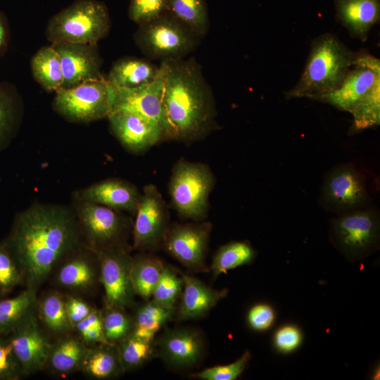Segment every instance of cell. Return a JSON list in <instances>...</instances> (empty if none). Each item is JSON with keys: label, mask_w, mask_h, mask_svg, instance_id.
<instances>
[{"label": "cell", "mask_w": 380, "mask_h": 380, "mask_svg": "<svg viewBox=\"0 0 380 380\" xmlns=\"http://www.w3.org/2000/svg\"><path fill=\"white\" fill-rule=\"evenodd\" d=\"M80 227L68 208L36 203L15 218L4 242L28 289L34 290L79 243Z\"/></svg>", "instance_id": "1"}, {"label": "cell", "mask_w": 380, "mask_h": 380, "mask_svg": "<svg viewBox=\"0 0 380 380\" xmlns=\"http://www.w3.org/2000/svg\"><path fill=\"white\" fill-rule=\"evenodd\" d=\"M159 67L164 139L191 144L217 129L213 94L196 59L165 60Z\"/></svg>", "instance_id": "2"}, {"label": "cell", "mask_w": 380, "mask_h": 380, "mask_svg": "<svg viewBox=\"0 0 380 380\" xmlns=\"http://www.w3.org/2000/svg\"><path fill=\"white\" fill-rule=\"evenodd\" d=\"M312 100L350 113V133L376 127L380 122V61L367 50L354 52L351 66L341 87Z\"/></svg>", "instance_id": "3"}, {"label": "cell", "mask_w": 380, "mask_h": 380, "mask_svg": "<svg viewBox=\"0 0 380 380\" xmlns=\"http://www.w3.org/2000/svg\"><path fill=\"white\" fill-rule=\"evenodd\" d=\"M353 54L332 33L317 37L311 43L303 73L296 84L285 92L286 99H312L338 89L351 66Z\"/></svg>", "instance_id": "4"}, {"label": "cell", "mask_w": 380, "mask_h": 380, "mask_svg": "<svg viewBox=\"0 0 380 380\" xmlns=\"http://www.w3.org/2000/svg\"><path fill=\"white\" fill-rule=\"evenodd\" d=\"M110 27V14L104 3L77 0L49 19L45 35L51 44H97L108 36Z\"/></svg>", "instance_id": "5"}, {"label": "cell", "mask_w": 380, "mask_h": 380, "mask_svg": "<svg viewBox=\"0 0 380 380\" xmlns=\"http://www.w3.org/2000/svg\"><path fill=\"white\" fill-rule=\"evenodd\" d=\"M215 181L208 165L181 158L175 164L168 183L172 208L183 219L203 220Z\"/></svg>", "instance_id": "6"}, {"label": "cell", "mask_w": 380, "mask_h": 380, "mask_svg": "<svg viewBox=\"0 0 380 380\" xmlns=\"http://www.w3.org/2000/svg\"><path fill=\"white\" fill-rule=\"evenodd\" d=\"M133 39L146 58L160 62L186 57L197 48L201 39L168 11L139 25Z\"/></svg>", "instance_id": "7"}, {"label": "cell", "mask_w": 380, "mask_h": 380, "mask_svg": "<svg viewBox=\"0 0 380 380\" xmlns=\"http://www.w3.org/2000/svg\"><path fill=\"white\" fill-rule=\"evenodd\" d=\"M116 92L105 77L91 80L70 88L60 87L55 91L53 110L71 122L88 123L111 113Z\"/></svg>", "instance_id": "8"}, {"label": "cell", "mask_w": 380, "mask_h": 380, "mask_svg": "<svg viewBox=\"0 0 380 380\" xmlns=\"http://www.w3.org/2000/svg\"><path fill=\"white\" fill-rule=\"evenodd\" d=\"M330 238L350 261L362 260L379 243V218L376 210L361 208L341 213L332 220Z\"/></svg>", "instance_id": "9"}, {"label": "cell", "mask_w": 380, "mask_h": 380, "mask_svg": "<svg viewBox=\"0 0 380 380\" xmlns=\"http://www.w3.org/2000/svg\"><path fill=\"white\" fill-rule=\"evenodd\" d=\"M77 201L75 215L94 251L125 245L124 237L129 228V221L125 215L102 205Z\"/></svg>", "instance_id": "10"}, {"label": "cell", "mask_w": 380, "mask_h": 380, "mask_svg": "<svg viewBox=\"0 0 380 380\" xmlns=\"http://www.w3.org/2000/svg\"><path fill=\"white\" fill-rule=\"evenodd\" d=\"M133 226V248L151 250L163 240L170 227L168 207L157 186L148 184L144 187Z\"/></svg>", "instance_id": "11"}, {"label": "cell", "mask_w": 380, "mask_h": 380, "mask_svg": "<svg viewBox=\"0 0 380 380\" xmlns=\"http://www.w3.org/2000/svg\"><path fill=\"white\" fill-rule=\"evenodd\" d=\"M96 253L100 260L101 279L107 308L124 310L131 304L135 294L131 278L132 257L125 245Z\"/></svg>", "instance_id": "12"}, {"label": "cell", "mask_w": 380, "mask_h": 380, "mask_svg": "<svg viewBox=\"0 0 380 380\" xmlns=\"http://www.w3.org/2000/svg\"><path fill=\"white\" fill-rule=\"evenodd\" d=\"M320 198L326 210L342 213L364 208L369 200L361 175L349 165L335 167L328 172Z\"/></svg>", "instance_id": "13"}, {"label": "cell", "mask_w": 380, "mask_h": 380, "mask_svg": "<svg viewBox=\"0 0 380 380\" xmlns=\"http://www.w3.org/2000/svg\"><path fill=\"white\" fill-rule=\"evenodd\" d=\"M212 227L209 222L175 223L170 225L162 243L167 252L184 266L203 270Z\"/></svg>", "instance_id": "14"}, {"label": "cell", "mask_w": 380, "mask_h": 380, "mask_svg": "<svg viewBox=\"0 0 380 380\" xmlns=\"http://www.w3.org/2000/svg\"><path fill=\"white\" fill-rule=\"evenodd\" d=\"M61 58L63 75L61 87L70 88L91 80L104 77L103 59L97 44L59 43L52 44Z\"/></svg>", "instance_id": "15"}, {"label": "cell", "mask_w": 380, "mask_h": 380, "mask_svg": "<svg viewBox=\"0 0 380 380\" xmlns=\"http://www.w3.org/2000/svg\"><path fill=\"white\" fill-rule=\"evenodd\" d=\"M8 335L24 374L37 372L46 365L51 345L31 312Z\"/></svg>", "instance_id": "16"}, {"label": "cell", "mask_w": 380, "mask_h": 380, "mask_svg": "<svg viewBox=\"0 0 380 380\" xmlns=\"http://www.w3.org/2000/svg\"><path fill=\"white\" fill-rule=\"evenodd\" d=\"M107 118L115 137L132 153L144 152L164 139L160 126L134 113L114 110Z\"/></svg>", "instance_id": "17"}, {"label": "cell", "mask_w": 380, "mask_h": 380, "mask_svg": "<svg viewBox=\"0 0 380 380\" xmlns=\"http://www.w3.org/2000/svg\"><path fill=\"white\" fill-rule=\"evenodd\" d=\"M141 195L134 184L122 179H109L79 191L77 198L135 215Z\"/></svg>", "instance_id": "18"}, {"label": "cell", "mask_w": 380, "mask_h": 380, "mask_svg": "<svg viewBox=\"0 0 380 380\" xmlns=\"http://www.w3.org/2000/svg\"><path fill=\"white\" fill-rule=\"evenodd\" d=\"M158 351L167 364L191 367L201 357L204 343L200 334L191 329L166 330L158 340Z\"/></svg>", "instance_id": "19"}, {"label": "cell", "mask_w": 380, "mask_h": 380, "mask_svg": "<svg viewBox=\"0 0 380 380\" xmlns=\"http://www.w3.org/2000/svg\"><path fill=\"white\" fill-rule=\"evenodd\" d=\"M163 79L160 75L152 82L131 91H115L114 110H123L137 114L158 124L164 134L162 103Z\"/></svg>", "instance_id": "20"}, {"label": "cell", "mask_w": 380, "mask_h": 380, "mask_svg": "<svg viewBox=\"0 0 380 380\" xmlns=\"http://www.w3.org/2000/svg\"><path fill=\"white\" fill-rule=\"evenodd\" d=\"M336 19L350 36L365 42L371 28L379 21L380 0H334Z\"/></svg>", "instance_id": "21"}, {"label": "cell", "mask_w": 380, "mask_h": 380, "mask_svg": "<svg viewBox=\"0 0 380 380\" xmlns=\"http://www.w3.org/2000/svg\"><path fill=\"white\" fill-rule=\"evenodd\" d=\"M182 277L183 288L178 310V317L181 320L204 315L228 293L227 289H212L194 277L186 274Z\"/></svg>", "instance_id": "22"}, {"label": "cell", "mask_w": 380, "mask_h": 380, "mask_svg": "<svg viewBox=\"0 0 380 380\" xmlns=\"http://www.w3.org/2000/svg\"><path fill=\"white\" fill-rule=\"evenodd\" d=\"M159 75V65L145 58L127 56L113 64L107 80L115 91H131L150 84Z\"/></svg>", "instance_id": "23"}, {"label": "cell", "mask_w": 380, "mask_h": 380, "mask_svg": "<svg viewBox=\"0 0 380 380\" xmlns=\"http://www.w3.org/2000/svg\"><path fill=\"white\" fill-rule=\"evenodd\" d=\"M23 114V103L17 88L8 82H0V149L17 132Z\"/></svg>", "instance_id": "24"}, {"label": "cell", "mask_w": 380, "mask_h": 380, "mask_svg": "<svg viewBox=\"0 0 380 380\" xmlns=\"http://www.w3.org/2000/svg\"><path fill=\"white\" fill-rule=\"evenodd\" d=\"M34 80L46 91H56L62 87L63 75L61 58L52 44L41 47L30 61Z\"/></svg>", "instance_id": "25"}, {"label": "cell", "mask_w": 380, "mask_h": 380, "mask_svg": "<svg viewBox=\"0 0 380 380\" xmlns=\"http://www.w3.org/2000/svg\"><path fill=\"white\" fill-rule=\"evenodd\" d=\"M83 372L96 379H107L123 372L118 346H105L87 349L80 365Z\"/></svg>", "instance_id": "26"}, {"label": "cell", "mask_w": 380, "mask_h": 380, "mask_svg": "<svg viewBox=\"0 0 380 380\" xmlns=\"http://www.w3.org/2000/svg\"><path fill=\"white\" fill-rule=\"evenodd\" d=\"M165 265L159 259L148 255L132 258L131 278L135 294L148 300L153 294Z\"/></svg>", "instance_id": "27"}, {"label": "cell", "mask_w": 380, "mask_h": 380, "mask_svg": "<svg viewBox=\"0 0 380 380\" xmlns=\"http://www.w3.org/2000/svg\"><path fill=\"white\" fill-rule=\"evenodd\" d=\"M173 312L174 311L158 305L153 300H148L136 311L130 334L146 341H153L156 333L170 319Z\"/></svg>", "instance_id": "28"}, {"label": "cell", "mask_w": 380, "mask_h": 380, "mask_svg": "<svg viewBox=\"0 0 380 380\" xmlns=\"http://www.w3.org/2000/svg\"><path fill=\"white\" fill-rule=\"evenodd\" d=\"M167 11L201 39L209 29L206 0H168Z\"/></svg>", "instance_id": "29"}, {"label": "cell", "mask_w": 380, "mask_h": 380, "mask_svg": "<svg viewBox=\"0 0 380 380\" xmlns=\"http://www.w3.org/2000/svg\"><path fill=\"white\" fill-rule=\"evenodd\" d=\"M257 253L248 241H232L222 246L213 255L211 270L217 277L236 267L251 264Z\"/></svg>", "instance_id": "30"}, {"label": "cell", "mask_w": 380, "mask_h": 380, "mask_svg": "<svg viewBox=\"0 0 380 380\" xmlns=\"http://www.w3.org/2000/svg\"><path fill=\"white\" fill-rule=\"evenodd\" d=\"M87 350L78 340L63 338L51 345L47 362L57 372L68 373L80 367Z\"/></svg>", "instance_id": "31"}, {"label": "cell", "mask_w": 380, "mask_h": 380, "mask_svg": "<svg viewBox=\"0 0 380 380\" xmlns=\"http://www.w3.org/2000/svg\"><path fill=\"white\" fill-rule=\"evenodd\" d=\"M34 292L27 289L15 297L0 301V334H9L31 312L35 301Z\"/></svg>", "instance_id": "32"}, {"label": "cell", "mask_w": 380, "mask_h": 380, "mask_svg": "<svg viewBox=\"0 0 380 380\" xmlns=\"http://www.w3.org/2000/svg\"><path fill=\"white\" fill-rule=\"evenodd\" d=\"M119 343L118 349L124 371L142 366L154 353L153 341H146L132 334Z\"/></svg>", "instance_id": "33"}, {"label": "cell", "mask_w": 380, "mask_h": 380, "mask_svg": "<svg viewBox=\"0 0 380 380\" xmlns=\"http://www.w3.org/2000/svg\"><path fill=\"white\" fill-rule=\"evenodd\" d=\"M183 279L172 267L165 265L160 279L154 289L152 300L158 305L174 311L181 296Z\"/></svg>", "instance_id": "34"}, {"label": "cell", "mask_w": 380, "mask_h": 380, "mask_svg": "<svg viewBox=\"0 0 380 380\" xmlns=\"http://www.w3.org/2000/svg\"><path fill=\"white\" fill-rule=\"evenodd\" d=\"M96 279V272L87 260L77 258L65 263L58 274V282L68 288H84L91 286Z\"/></svg>", "instance_id": "35"}, {"label": "cell", "mask_w": 380, "mask_h": 380, "mask_svg": "<svg viewBox=\"0 0 380 380\" xmlns=\"http://www.w3.org/2000/svg\"><path fill=\"white\" fill-rule=\"evenodd\" d=\"M40 313L46 326L53 332H63L71 324L65 303L58 294L52 293L45 297L40 305Z\"/></svg>", "instance_id": "36"}, {"label": "cell", "mask_w": 380, "mask_h": 380, "mask_svg": "<svg viewBox=\"0 0 380 380\" xmlns=\"http://www.w3.org/2000/svg\"><path fill=\"white\" fill-rule=\"evenodd\" d=\"M102 316L103 328L107 341L120 342L132 332V320L123 312V310L108 308Z\"/></svg>", "instance_id": "37"}, {"label": "cell", "mask_w": 380, "mask_h": 380, "mask_svg": "<svg viewBox=\"0 0 380 380\" xmlns=\"http://www.w3.org/2000/svg\"><path fill=\"white\" fill-rule=\"evenodd\" d=\"M168 0H129L128 16L138 25L167 11Z\"/></svg>", "instance_id": "38"}, {"label": "cell", "mask_w": 380, "mask_h": 380, "mask_svg": "<svg viewBox=\"0 0 380 380\" xmlns=\"http://www.w3.org/2000/svg\"><path fill=\"white\" fill-rule=\"evenodd\" d=\"M250 358L251 353L247 350L231 364L206 368L194 376L203 380H234L243 372Z\"/></svg>", "instance_id": "39"}, {"label": "cell", "mask_w": 380, "mask_h": 380, "mask_svg": "<svg viewBox=\"0 0 380 380\" xmlns=\"http://www.w3.org/2000/svg\"><path fill=\"white\" fill-rule=\"evenodd\" d=\"M23 281L21 273L5 244L0 243V292L6 293Z\"/></svg>", "instance_id": "40"}, {"label": "cell", "mask_w": 380, "mask_h": 380, "mask_svg": "<svg viewBox=\"0 0 380 380\" xmlns=\"http://www.w3.org/2000/svg\"><path fill=\"white\" fill-rule=\"evenodd\" d=\"M23 374L9 339L0 334V380H15Z\"/></svg>", "instance_id": "41"}, {"label": "cell", "mask_w": 380, "mask_h": 380, "mask_svg": "<svg viewBox=\"0 0 380 380\" xmlns=\"http://www.w3.org/2000/svg\"><path fill=\"white\" fill-rule=\"evenodd\" d=\"M303 341V334L299 327L294 324L280 327L273 336L275 349L281 353H291L298 348Z\"/></svg>", "instance_id": "42"}, {"label": "cell", "mask_w": 380, "mask_h": 380, "mask_svg": "<svg viewBox=\"0 0 380 380\" xmlns=\"http://www.w3.org/2000/svg\"><path fill=\"white\" fill-rule=\"evenodd\" d=\"M275 312L267 303L253 305L247 314V322L255 331H263L270 329L275 321Z\"/></svg>", "instance_id": "43"}, {"label": "cell", "mask_w": 380, "mask_h": 380, "mask_svg": "<svg viewBox=\"0 0 380 380\" xmlns=\"http://www.w3.org/2000/svg\"><path fill=\"white\" fill-rule=\"evenodd\" d=\"M65 308L71 324L75 325L86 317L91 310L86 303L72 297L65 303Z\"/></svg>", "instance_id": "44"}, {"label": "cell", "mask_w": 380, "mask_h": 380, "mask_svg": "<svg viewBox=\"0 0 380 380\" xmlns=\"http://www.w3.org/2000/svg\"><path fill=\"white\" fill-rule=\"evenodd\" d=\"M80 334L93 329H103L102 315L96 310H91L89 314L75 324Z\"/></svg>", "instance_id": "45"}, {"label": "cell", "mask_w": 380, "mask_h": 380, "mask_svg": "<svg viewBox=\"0 0 380 380\" xmlns=\"http://www.w3.org/2000/svg\"><path fill=\"white\" fill-rule=\"evenodd\" d=\"M10 38V30L6 16L0 11V58L8 49Z\"/></svg>", "instance_id": "46"}, {"label": "cell", "mask_w": 380, "mask_h": 380, "mask_svg": "<svg viewBox=\"0 0 380 380\" xmlns=\"http://www.w3.org/2000/svg\"><path fill=\"white\" fill-rule=\"evenodd\" d=\"M81 335L87 342L109 343L106 340L103 329H93L82 333Z\"/></svg>", "instance_id": "47"}]
</instances>
